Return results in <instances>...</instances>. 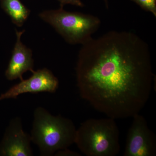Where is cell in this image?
I'll return each mask as SVG.
<instances>
[{
  "label": "cell",
  "mask_w": 156,
  "mask_h": 156,
  "mask_svg": "<svg viewBox=\"0 0 156 156\" xmlns=\"http://www.w3.org/2000/svg\"><path fill=\"white\" fill-rule=\"evenodd\" d=\"M105 2L107 9H108V0H104Z\"/></svg>",
  "instance_id": "13"
},
{
  "label": "cell",
  "mask_w": 156,
  "mask_h": 156,
  "mask_svg": "<svg viewBox=\"0 0 156 156\" xmlns=\"http://www.w3.org/2000/svg\"><path fill=\"white\" fill-rule=\"evenodd\" d=\"M76 71L81 97L109 118L133 117L150 96L149 48L132 32L110 31L92 37L82 45Z\"/></svg>",
  "instance_id": "1"
},
{
  "label": "cell",
  "mask_w": 156,
  "mask_h": 156,
  "mask_svg": "<svg viewBox=\"0 0 156 156\" xmlns=\"http://www.w3.org/2000/svg\"><path fill=\"white\" fill-rule=\"evenodd\" d=\"M28 79H23L18 84L11 87L0 95V101L6 99L16 98L24 93L48 92L54 93L58 89V79L47 68L34 71Z\"/></svg>",
  "instance_id": "6"
},
{
  "label": "cell",
  "mask_w": 156,
  "mask_h": 156,
  "mask_svg": "<svg viewBox=\"0 0 156 156\" xmlns=\"http://www.w3.org/2000/svg\"><path fill=\"white\" fill-rule=\"evenodd\" d=\"M115 119H90L76 131L75 142L87 156H115L119 153V131Z\"/></svg>",
  "instance_id": "3"
},
{
  "label": "cell",
  "mask_w": 156,
  "mask_h": 156,
  "mask_svg": "<svg viewBox=\"0 0 156 156\" xmlns=\"http://www.w3.org/2000/svg\"><path fill=\"white\" fill-rule=\"evenodd\" d=\"M2 9L14 24L22 27L27 19L30 11L20 0H0Z\"/></svg>",
  "instance_id": "9"
},
{
  "label": "cell",
  "mask_w": 156,
  "mask_h": 156,
  "mask_svg": "<svg viewBox=\"0 0 156 156\" xmlns=\"http://www.w3.org/2000/svg\"><path fill=\"white\" fill-rule=\"evenodd\" d=\"M60 6L64 7L66 5H71L80 7H83L84 5L81 0H58Z\"/></svg>",
  "instance_id": "12"
},
{
  "label": "cell",
  "mask_w": 156,
  "mask_h": 156,
  "mask_svg": "<svg viewBox=\"0 0 156 156\" xmlns=\"http://www.w3.org/2000/svg\"><path fill=\"white\" fill-rule=\"evenodd\" d=\"M34 116L31 140L37 146L41 156L54 155L74 143L76 129L71 120L53 115L42 107L35 109Z\"/></svg>",
  "instance_id": "2"
},
{
  "label": "cell",
  "mask_w": 156,
  "mask_h": 156,
  "mask_svg": "<svg viewBox=\"0 0 156 156\" xmlns=\"http://www.w3.org/2000/svg\"><path fill=\"white\" fill-rule=\"evenodd\" d=\"M30 135L23 129L20 117L12 119L0 142V156H33Z\"/></svg>",
  "instance_id": "7"
},
{
  "label": "cell",
  "mask_w": 156,
  "mask_h": 156,
  "mask_svg": "<svg viewBox=\"0 0 156 156\" xmlns=\"http://www.w3.org/2000/svg\"><path fill=\"white\" fill-rule=\"evenodd\" d=\"M25 30H16V41L8 67L5 73L7 80L12 81L23 79V75L26 72L34 71V60L32 51L23 44L21 37Z\"/></svg>",
  "instance_id": "8"
},
{
  "label": "cell",
  "mask_w": 156,
  "mask_h": 156,
  "mask_svg": "<svg viewBox=\"0 0 156 156\" xmlns=\"http://www.w3.org/2000/svg\"><path fill=\"white\" fill-rule=\"evenodd\" d=\"M144 10L150 12L156 17V0H131Z\"/></svg>",
  "instance_id": "10"
},
{
  "label": "cell",
  "mask_w": 156,
  "mask_h": 156,
  "mask_svg": "<svg viewBox=\"0 0 156 156\" xmlns=\"http://www.w3.org/2000/svg\"><path fill=\"white\" fill-rule=\"evenodd\" d=\"M39 16L66 41L72 45H82L89 41L101 23L100 19L94 15L66 11L62 6L56 10L42 11Z\"/></svg>",
  "instance_id": "4"
},
{
  "label": "cell",
  "mask_w": 156,
  "mask_h": 156,
  "mask_svg": "<svg viewBox=\"0 0 156 156\" xmlns=\"http://www.w3.org/2000/svg\"><path fill=\"white\" fill-rule=\"evenodd\" d=\"M133 118L127 135L124 156H156L155 136L149 128L145 118L139 113Z\"/></svg>",
  "instance_id": "5"
},
{
  "label": "cell",
  "mask_w": 156,
  "mask_h": 156,
  "mask_svg": "<svg viewBox=\"0 0 156 156\" xmlns=\"http://www.w3.org/2000/svg\"><path fill=\"white\" fill-rule=\"evenodd\" d=\"M54 156H80V154L73 151L67 148L64 149L57 151L54 154Z\"/></svg>",
  "instance_id": "11"
}]
</instances>
